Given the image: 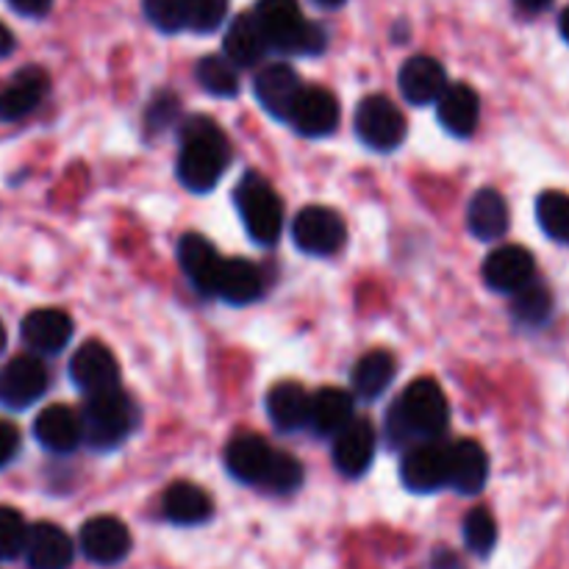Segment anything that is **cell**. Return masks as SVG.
Instances as JSON below:
<instances>
[{
    "instance_id": "obj_1",
    "label": "cell",
    "mask_w": 569,
    "mask_h": 569,
    "mask_svg": "<svg viewBox=\"0 0 569 569\" xmlns=\"http://www.w3.org/2000/svg\"><path fill=\"white\" fill-rule=\"evenodd\" d=\"M231 153L228 139L209 117H189L181 126L178 178L192 192H211L226 172Z\"/></svg>"
},
{
    "instance_id": "obj_2",
    "label": "cell",
    "mask_w": 569,
    "mask_h": 569,
    "mask_svg": "<svg viewBox=\"0 0 569 569\" xmlns=\"http://www.w3.org/2000/svg\"><path fill=\"white\" fill-rule=\"evenodd\" d=\"M448 417L450 409L445 392L433 381L422 378V381L411 383L389 411V437L398 445L409 442V439L426 442L448 428Z\"/></svg>"
},
{
    "instance_id": "obj_3",
    "label": "cell",
    "mask_w": 569,
    "mask_h": 569,
    "mask_svg": "<svg viewBox=\"0 0 569 569\" xmlns=\"http://www.w3.org/2000/svg\"><path fill=\"white\" fill-rule=\"evenodd\" d=\"M256 22L267 39V48L295 56H317L326 48V31L300 14L298 0H259Z\"/></svg>"
},
{
    "instance_id": "obj_4",
    "label": "cell",
    "mask_w": 569,
    "mask_h": 569,
    "mask_svg": "<svg viewBox=\"0 0 569 569\" xmlns=\"http://www.w3.org/2000/svg\"><path fill=\"white\" fill-rule=\"evenodd\" d=\"M81 442L94 450H111L126 442L139 422L137 403L120 387L89 395L81 411Z\"/></svg>"
},
{
    "instance_id": "obj_5",
    "label": "cell",
    "mask_w": 569,
    "mask_h": 569,
    "mask_svg": "<svg viewBox=\"0 0 569 569\" xmlns=\"http://www.w3.org/2000/svg\"><path fill=\"white\" fill-rule=\"evenodd\" d=\"M237 206L253 242H278L283 228V206L267 178H261L259 172H248L237 187Z\"/></svg>"
},
{
    "instance_id": "obj_6",
    "label": "cell",
    "mask_w": 569,
    "mask_h": 569,
    "mask_svg": "<svg viewBox=\"0 0 569 569\" xmlns=\"http://www.w3.org/2000/svg\"><path fill=\"white\" fill-rule=\"evenodd\" d=\"M356 133L367 148L389 153L406 139V117L389 98L370 94L356 109Z\"/></svg>"
},
{
    "instance_id": "obj_7",
    "label": "cell",
    "mask_w": 569,
    "mask_h": 569,
    "mask_svg": "<svg viewBox=\"0 0 569 569\" xmlns=\"http://www.w3.org/2000/svg\"><path fill=\"white\" fill-rule=\"evenodd\" d=\"M292 237L303 253L311 256H333L342 250L348 239L342 217L326 206H309L300 211L292 222Z\"/></svg>"
},
{
    "instance_id": "obj_8",
    "label": "cell",
    "mask_w": 569,
    "mask_h": 569,
    "mask_svg": "<svg viewBox=\"0 0 569 569\" xmlns=\"http://www.w3.org/2000/svg\"><path fill=\"white\" fill-rule=\"evenodd\" d=\"M448 445L426 439V442L411 445L409 453L403 456L400 478H403V483L411 492H437V489L448 487Z\"/></svg>"
},
{
    "instance_id": "obj_9",
    "label": "cell",
    "mask_w": 569,
    "mask_h": 569,
    "mask_svg": "<svg viewBox=\"0 0 569 569\" xmlns=\"http://www.w3.org/2000/svg\"><path fill=\"white\" fill-rule=\"evenodd\" d=\"M70 376L76 387L87 395L109 392V389L120 387V365H117L114 353L98 339L83 342L76 350L70 361Z\"/></svg>"
},
{
    "instance_id": "obj_10",
    "label": "cell",
    "mask_w": 569,
    "mask_h": 569,
    "mask_svg": "<svg viewBox=\"0 0 569 569\" xmlns=\"http://www.w3.org/2000/svg\"><path fill=\"white\" fill-rule=\"evenodd\" d=\"M48 389V367L37 356H17L0 372V400L9 409H28Z\"/></svg>"
},
{
    "instance_id": "obj_11",
    "label": "cell",
    "mask_w": 569,
    "mask_h": 569,
    "mask_svg": "<svg viewBox=\"0 0 569 569\" xmlns=\"http://www.w3.org/2000/svg\"><path fill=\"white\" fill-rule=\"evenodd\" d=\"M276 453L278 450H272L259 433H239L226 448L228 472L242 483L267 487L272 465H276Z\"/></svg>"
},
{
    "instance_id": "obj_12",
    "label": "cell",
    "mask_w": 569,
    "mask_h": 569,
    "mask_svg": "<svg viewBox=\"0 0 569 569\" xmlns=\"http://www.w3.org/2000/svg\"><path fill=\"white\" fill-rule=\"evenodd\" d=\"M81 550L94 565H117L131 550V531L117 517H92L81 528Z\"/></svg>"
},
{
    "instance_id": "obj_13",
    "label": "cell",
    "mask_w": 569,
    "mask_h": 569,
    "mask_svg": "<svg viewBox=\"0 0 569 569\" xmlns=\"http://www.w3.org/2000/svg\"><path fill=\"white\" fill-rule=\"evenodd\" d=\"M287 120L303 137H328L339 126V103L328 89L303 87Z\"/></svg>"
},
{
    "instance_id": "obj_14",
    "label": "cell",
    "mask_w": 569,
    "mask_h": 569,
    "mask_svg": "<svg viewBox=\"0 0 569 569\" xmlns=\"http://www.w3.org/2000/svg\"><path fill=\"white\" fill-rule=\"evenodd\" d=\"M376 456V428L370 420H356L333 437V465L342 476L359 478L370 470Z\"/></svg>"
},
{
    "instance_id": "obj_15",
    "label": "cell",
    "mask_w": 569,
    "mask_h": 569,
    "mask_svg": "<svg viewBox=\"0 0 569 569\" xmlns=\"http://www.w3.org/2000/svg\"><path fill=\"white\" fill-rule=\"evenodd\" d=\"M50 78L42 67H22L3 89H0V120L14 122L31 114L44 100Z\"/></svg>"
},
{
    "instance_id": "obj_16",
    "label": "cell",
    "mask_w": 569,
    "mask_h": 569,
    "mask_svg": "<svg viewBox=\"0 0 569 569\" xmlns=\"http://www.w3.org/2000/svg\"><path fill=\"white\" fill-rule=\"evenodd\" d=\"M483 278L495 292H520L533 281V256L520 244H503L487 256Z\"/></svg>"
},
{
    "instance_id": "obj_17",
    "label": "cell",
    "mask_w": 569,
    "mask_h": 569,
    "mask_svg": "<svg viewBox=\"0 0 569 569\" xmlns=\"http://www.w3.org/2000/svg\"><path fill=\"white\" fill-rule=\"evenodd\" d=\"M20 333L33 353H59L70 342L72 320L61 309H37L22 320Z\"/></svg>"
},
{
    "instance_id": "obj_18",
    "label": "cell",
    "mask_w": 569,
    "mask_h": 569,
    "mask_svg": "<svg viewBox=\"0 0 569 569\" xmlns=\"http://www.w3.org/2000/svg\"><path fill=\"white\" fill-rule=\"evenodd\" d=\"M489 478V456L472 439L450 445L448 461V487H453L461 495H478L487 487Z\"/></svg>"
},
{
    "instance_id": "obj_19",
    "label": "cell",
    "mask_w": 569,
    "mask_h": 569,
    "mask_svg": "<svg viewBox=\"0 0 569 569\" xmlns=\"http://www.w3.org/2000/svg\"><path fill=\"white\" fill-rule=\"evenodd\" d=\"M400 92L409 103L426 106L437 103L439 94L448 89V76H445V67L439 64L431 56H415V59L406 61L400 67Z\"/></svg>"
},
{
    "instance_id": "obj_20",
    "label": "cell",
    "mask_w": 569,
    "mask_h": 569,
    "mask_svg": "<svg viewBox=\"0 0 569 569\" xmlns=\"http://www.w3.org/2000/svg\"><path fill=\"white\" fill-rule=\"evenodd\" d=\"M178 261H181L187 278L200 289V292L217 295L222 259L220 253L211 248L209 239H203L200 233H187V237L178 242Z\"/></svg>"
},
{
    "instance_id": "obj_21",
    "label": "cell",
    "mask_w": 569,
    "mask_h": 569,
    "mask_svg": "<svg viewBox=\"0 0 569 569\" xmlns=\"http://www.w3.org/2000/svg\"><path fill=\"white\" fill-rule=\"evenodd\" d=\"M300 92H303V83L289 64H270L256 76V98L272 117H281V120H287Z\"/></svg>"
},
{
    "instance_id": "obj_22",
    "label": "cell",
    "mask_w": 569,
    "mask_h": 569,
    "mask_svg": "<svg viewBox=\"0 0 569 569\" xmlns=\"http://www.w3.org/2000/svg\"><path fill=\"white\" fill-rule=\"evenodd\" d=\"M26 559L31 569H70L72 542L53 522H39L28 528Z\"/></svg>"
},
{
    "instance_id": "obj_23",
    "label": "cell",
    "mask_w": 569,
    "mask_h": 569,
    "mask_svg": "<svg viewBox=\"0 0 569 569\" xmlns=\"http://www.w3.org/2000/svg\"><path fill=\"white\" fill-rule=\"evenodd\" d=\"M439 122L448 128L456 137H470L478 128V117H481V100L478 92L467 83H448L437 100Z\"/></svg>"
},
{
    "instance_id": "obj_24",
    "label": "cell",
    "mask_w": 569,
    "mask_h": 569,
    "mask_svg": "<svg viewBox=\"0 0 569 569\" xmlns=\"http://www.w3.org/2000/svg\"><path fill=\"white\" fill-rule=\"evenodd\" d=\"M33 437L53 453H70L81 445V420L70 406H48L33 422Z\"/></svg>"
},
{
    "instance_id": "obj_25",
    "label": "cell",
    "mask_w": 569,
    "mask_h": 569,
    "mask_svg": "<svg viewBox=\"0 0 569 569\" xmlns=\"http://www.w3.org/2000/svg\"><path fill=\"white\" fill-rule=\"evenodd\" d=\"M161 511L176 526H200L214 515V503L200 487L178 481L167 487L164 498H161Z\"/></svg>"
},
{
    "instance_id": "obj_26",
    "label": "cell",
    "mask_w": 569,
    "mask_h": 569,
    "mask_svg": "<svg viewBox=\"0 0 569 569\" xmlns=\"http://www.w3.org/2000/svg\"><path fill=\"white\" fill-rule=\"evenodd\" d=\"M353 422V398L345 389L326 387L317 395H311L309 426L320 437H337L342 428Z\"/></svg>"
},
{
    "instance_id": "obj_27",
    "label": "cell",
    "mask_w": 569,
    "mask_h": 569,
    "mask_svg": "<svg viewBox=\"0 0 569 569\" xmlns=\"http://www.w3.org/2000/svg\"><path fill=\"white\" fill-rule=\"evenodd\" d=\"M309 409L311 395L295 381L278 383L267 395V415L281 431H298V428L309 426Z\"/></svg>"
},
{
    "instance_id": "obj_28",
    "label": "cell",
    "mask_w": 569,
    "mask_h": 569,
    "mask_svg": "<svg viewBox=\"0 0 569 569\" xmlns=\"http://www.w3.org/2000/svg\"><path fill=\"white\" fill-rule=\"evenodd\" d=\"M467 222H470V231L481 242H495V239L506 237V231H509V206H506L503 194L498 189L476 192V198L470 200V211H467Z\"/></svg>"
},
{
    "instance_id": "obj_29",
    "label": "cell",
    "mask_w": 569,
    "mask_h": 569,
    "mask_svg": "<svg viewBox=\"0 0 569 569\" xmlns=\"http://www.w3.org/2000/svg\"><path fill=\"white\" fill-rule=\"evenodd\" d=\"M264 292V281L261 272L256 270L250 261L244 259H228L222 261L220 281H217V295L231 306H248L261 298Z\"/></svg>"
},
{
    "instance_id": "obj_30",
    "label": "cell",
    "mask_w": 569,
    "mask_h": 569,
    "mask_svg": "<svg viewBox=\"0 0 569 569\" xmlns=\"http://www.w3.org/2000/svg\"><path fill=\"white\" fill-rule=\"evenodd\" d=\"M267 53V39L253 14H242L226 31V56L233 67L259 64Z\"/></svg>"
},
{
    "instance_id": "obj_31",
    "label": "cell",
    "mask_w": 569,
    "mask_h": 569,
    "mask_svg": "<svg viewBox=\"0 0 569 569\" xmlns=\"http://www.w3.org/2000/svg\"><path fill=\"white\" fill-rule=\"evenodd\" d=\"M395 378V359L387 350L361 356L353 367V389L361 400H378Z\"/></svg>"
},
{
    "instance_id": "obj_32",
    "label": "cell",
    "mask_w": 569,
    "mask_h": 569,
    "mask_svg": "<svg viewBox=\"0 0 569 569\" xmlns=\"http://www.w3.org/2000/svg\"><path fill=\"white\" fill-rule=\"evenodd\" d=\"M194 76H198L200 87L217 98H233L239 92L237 67L222 56H203L194 67Z\"/></svg>"
},
{
    "instance_id": "obj_33",
    "label": "cell",
    "mask_w": 569,
    "mask_h": 569,
    "mask_svg": "<svg viewBox=\"0 0 569 569\" xmlns=\"http://www.w3.org/2000/svg\"><path fill=\"white\" fill-rule=\"evenodd\" d=\"M537 217L542 231L556 242L569 244V194L545 192L537 200Z\"/></svg>"
},
{
    "instance_id": "obj_34",
    "label": "cell",
    "mask_w": 569,
    "mask_h": 569,
    "mask_svg": "<svg viewBox=\"0 0 569 569\" xmlns=\"http://www.w3.org/2000/svg\"><path fill=\"white\" fill-rule=\"evenodd\" d=\"M511 311H515V317L522 326H542L550 317V311H553V298H550L548 289L539 287V283H528L520 292H515Z\"/></svg>"
},
{
    "instance_id": "obj_35",
    "label": "cell",
    "mask_w": 569,
    "mask_h": 569,
    "mask_svg": "<svg viewBox=\"0 0 569 569\" xmlns=\"http://www.w3.org/2000/svg\"><path fill=\"white\" fill-rule=\"evenodd\" d=\"M465 542L476 556L492 553L498 542V522L487 509H472L465 520Z\"/></svg>"
},
{
    "instance_id": "obj_36",
    "label": "cell",
    "mask_w": 569,
    "mask_h": 569,
    "mask_svg": "<svg viewBox=\"0 0 569 569\" xmlns=\"http://www.w3.org/2000/svg\"><path fill=\"white\" fill-rule=\"evenodd\" d=\"M28 526L22 515L9 506H0V561H11L26 553Z\"/></svg>"
},
{
    "instance_id": "obj_37",
    "label": "cell",
    "mask_w": 569,
    "mask_h": 569,
    "mask_svg": "<svg viewBox=\"0 0 569 569\" xmlns=\"http://www.w3.org/2000/svg\"><path fill=\"white\" fill-rule=\"evenodd\" d=\"M142 9L159 31L176 33L187 28V0H142Z\"/></svg>"
},
{
    "instance_id": "obj_38",
    "label": "cell",
    "mask_w": 569,
    "mask_h": 569,
    "mask_svg": "<svg viewBox=\"0 0 569 569\" xmlns=\"http://www.w3.org/2000/svg\"><path fill=\"white\" fill-rule=\"evenodd\" d=\"M228 0H187V26L198 33H211L222 26Z\"/></svg>"
},
{
    "instance_id": "obj_39",
    "label": "cell",
    "mask_w": 569,
    "mask_h": 569,
    "mask_svg": "<svg viewBox=\"0 0 569 569\" xmlns=\"http://www.w3.org/2000/svg\"><path fill=\"white\" fill-rule=\"evenodd\" d=\"M300 483H303V467H300V461L295 456L278 450L267 489H272V492H295Z\"/></svg>"
},
{
    "instance_id": "obj_40",
    "label": "cell",
    "mask_w": 569,
    "mask_h": 569,
    "mask_svg": "<svg viewBox=\"0 0 569 569\" xmlns=\"http://www.w3.org/2000/svg\"><path fill=\"white\" fill-rule=\"evenodd\" d=\"M178 109H181V103H178L176 94H159V98L148 106V126L153 128V131H161V128H167L176 120Z\"/></svg>"
},
{
    "instance_id": "obj_41",
    "label": "cell",
    "mask_w": 569,
    "mask_h": 569,
    "mask_svg": "<svg viewBox=\"0 0 569 569\" xmlns=\"http://www.w3.org/2000/svg\"><path fill=\"white\" fill-rule=\"evenodd\" d=\"M17 450H20V431L11 422H0V470L14 459Z\"/></svg>"
},
{
    "instance_id": "obj_42",
    "label": "cell",
    "mask_w": 569,
    "mask_h": 569,
    "mask_svg": "<svg viewBox=\"0 0 569 569\" xmlns=\"http://www.w3.org/2000/svg\"><path fill=\"white\" fill-rule=\"evenodd\" d=\"M11 9L20 11L26 17H44L53 6V0H9Z\"/></svg>"
},
{
    "instance_id": "obj_43",
    "label": "cell",
    "mask_w": 569,
    "mask_h": 569,
    "mask_svg": "<svg viewBox=\"0 0 569 569\" xmlns=\"http://www.w3.org/2000/svg\"><path fill=\"white\" fill-rule=\"evenodd\" d=\"M433 569H465V567H461V561L456 559V556L450 553V550H442V553H439L437 559H433Z\"/></svg>"
},
{
    "instance_id": "obj_44",
    "label": "cell",
    "mask_w": 569,
    "mask_h": 569,
    "mask_svg": "<svg viewBox=\"0 0 569 569\" xmlns=\"http://www.w3.org/2000/svg\"><path fill=\"white\" fill-rule=\"evenodd\" d=\"M11 50H14V33L9 31V26H6V22H0V59H3V56H9Z\"/></svg>"
},
{
    "instance_id": "obj_45",
    "label": "cell",
    "mask_w": 569,
    "mask_h": 569,
    "mask_svg": "<svg viewBox=\"0 0 569 569\" xmlns=\"http://www.w3.org/2000/svg\"><path fill=\"white\" fill-rule=\"evenodd\" d=\"M550 3H553V0H517V6H520L522 11H531V14H537V11H545Z\"/></svg>"
},
{
    "instance_id": "obj_46",
    "label": "cell",
    "mask_w": 569,
    "mask_h": 569,
    "mask_svg": "<svg viewBox=\"0 0 569 569\" xmlns=\"http://www.w3.org/2000/svg\"><path fill=\"white\" fill-rule=\"evenodd\" d=\"M559 28H561V37L569 42V6L565 11H561V20H559Z\"/></svg>"
},
{
    "instance_id": "obj_47",
    "label": "cell",
    "mask_w": 569,
    "mask_h": 569,
    "mask_svg": "<svg viewBox=\"0 0 569 569\" xmlns=\"http://www.w3.org/2000/svg\"><path fill=\"white\" fill-rule=\"evenodd\" d=\"M315 3L326 6V9H339V6H342L345 0H315Z\"/></svg>"
},
{
    "instance_id": "obj_48",
    "label": "cell",
    "mask_w": 569,
    "mask_h": 569,
    "mask_svg": "<svg viewBox=\"0 0 569 569\" xmlns=\"http://www.w3.org/2000/svg\"><path fill=\"white\" fill-rule=\"evenodd\" d=\"M3 348H6V328L3 322H0V353H3Z\"/></svg>"
}]
</instances>
